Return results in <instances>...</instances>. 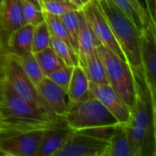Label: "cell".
<instances>
[{"label":"cell","instance_id":"cell-1","mask_svg":"<svg viewBox=\"0 0 156 156\" xmlns=\"http://www.w3.org/2000/svg\"><path fill=\"white\" fill-rule=\"evenodd\" d=\"M135 100L129 122L124 124L132 156L156 155V100L152 96L143 70L132 69Z\"/></svg>","mask_w":156,"mask_h":156},{"label":"cell","instance_id":"cell-2","mask_svg":"<svg viewBox=\"0 0 156 156\" xmlns=\"http://www.w3.org/2000/svg\"><path fill=\"white\" fill-rule=\"evenodd\" d=\"M131 69L142 70L139 28L112 0H97Z\"/></svg>","mask_w":156,"mask_h":156},{"label":"cell","instance_id":"cell-3","mask_svg":"<svg viewBox=\"0 0 156 156\" xmlns=\"http://www.w3.org/2000/svg\"><path fill=\"white\" fill-rule=\"evenodd\" d=\"M64 119L73 131L112 126L118 123L113 115L90 91L80 101L70 104Z\"/></svg>","mask_w":156,"mask_h":156},{"label":"cell","instance_id":"cell-4","mask_svg":"<svg viewBox=\"0 0 156 156\" xmlns=\"http://www.w3.org/2000/svg\"><path fill=\"white\" fill-rule=\"evenodd\" d=\"M97 49L103 62L109 85L131 110L135 100V89L130 65L100 43L97 45Z\"/></svg>","mask_w":156,"mask_h":156},{"label":"cell","instance_id":"cell-5","mask_svg":"<svg viewBox=\"0 0 156 156\" xmlns=\"http://www.w3.org/2000/svg\"><path fill=\"white\" fill-rule=\"evenodd\" d=\"M114 126L73 131L56 156H101Z\"/></svg>","mask_w":156,"mask_h":156},{"label":"cell","instance_id":"cell-6","mask_svg":"<svg viewBox=\"0 0 156 156\" xmlns=\"http://www.w3.org/2000/svg\"><path fill=\"white\" fill-rule=\"evenodd\" d=\"M5 77L14 92L22 100L49 113L55 114L39 96L36 85L26 75L17 61L10 55H4Z\"/></svg>","mask_w":156,"mask_h":156},{"label":"cell","instance_id":"cell-7","mask_svg":"<svg viewBox=\"0 0 156 156\" xmlns=\"http://www.w3.org/2000/svg\"><path fill=\"white\" fill-rule=\"evenodd\" d=\"M44 130L0 133V153L6 156H37Z\"/></svg>","mask_w":156,"mask_h":156},{"label":"cell","instance_id":"cell-8","mask_svg":"<svg viewBox=\"0 0 156 156\" xmlns=\"http://www.w3.org/2000/svg\"><path fill=\"white\" fill-rule=\"evenodd\" d=\"M80 9L97 41L102 46L113 51L121 58L127 62L125 56L119 44L117 43L97 0H90L84 4Z\"/></svg>","mask_w":156,"mask_h":156},{"label":"cell","instance_id":"cell-9","mask_svg":"<svg viewBox=\"0 0 156 156\" xmlns=\"http://www.w3.org/2000/svg\"><path fill=\"white\" fill-rule=\"evenodd\" d=\"M0 108L10 115L23 120L41 122H60L65 120L63 117L49 113L19 98L11 89L6 80L4 87L3 104Z\"/></svg>","mask_w":156,"mask_h":156},{"label":"cell","instance_id":"cell-10","mask_svg":"<svg viewBox=\"0 0 156 156\" xmlns=\"http://www.w3.org/2000/svg\"><path fill=\"white\" fill-rule=\"evenodd\" d=\"M156 25L150 22L139 29V48L142 70L156 100Z\"/></svg>","mask_w":156,"mask_h":156},{"label":"cell","instance_id":"cell-11","mask_svg":"<svg viewBox=\"0 0 156 156\" xmlns=\"http://www.w3.org/2000/svg\"><path fill=\"white\" fill-rule=\"evenodd\" d=\"M89 90L113 115L119 123L126 124L129 122L130 108L109 84L90 81Z\"/></svg>","mask_w":156,"mask_h":156},{"label":"cell","instance_id":"cell-12","mask_svg":"<svg viewBox=\"0 0 156 156\" xmlns=\"http://www.w3.org/2000/svg\"><path fill=\"white\" fill-rule=\"evenodd\" d=\"M36 87L39 96L51 111L56 115L64 118L71 104L67 91L46 76Z\"/></svg>","mask_w":156,"mask_h":156},{"label":"cell","instance_id":"cell-13","mask_svg":"<svg viewBox=\"0 0 156 156\" xmlns=\"http://www.w3.org/2000/svg\"><path fill=\"white\" fill-rule=\"evenodd\" d=\"M73 130L66 122L51 126L43 131L37 156H56L64 146Z\"/></svg>","mask_w":156,"mask_h":156},{"label":"cell","instance_id":"cell-14","mask_svg":"<svg viewBox=\"0 0 156 156\" xmlns=\"http://www.w3.org/2000/svg\"><path fill=\"white\" fill-rule=\"evenodd\" d=\"M0 19L6 37L25 25L22 0H3L0 6Z\"/></svg>","mask_w":156,"mask_h":156},{"label":"cell","instance_id":"cell-15","mask_svg":"<svg viewBox=\"0 0 156 156\" xmlns=\"http://www.w3.org/2000/svg\"><path fill=\"white\" fill-rule=\"evenodd\" d=\"M34 26L25 24L16 28L7 37L5 54L12 56H21L32 52V36Z\"/></svg>","mask_w":156,"mask_h":156},{"label":"cell","instance_id":"cell-16","mask_svg":"<svg viewBox=\"0 0 156 156\" xmlns=\"http://www.w3.org/2000/svg\"><path fill=\"white\" fill-rule=\"evenodd\" d=\"M101 156H132V150L124 124H115L107 145Z\"/></svg>","mask_w":156,"mask_h":156},{"label":"cell","instance_id":"cell-17","mask_svg":"<svg viewBox=\"0 0 156 156\" xmlns=\"http://www.w3.org/2000/svg\"><path fill=\"white\" fill-rule=\"evenodd\" d=\"M99 44L92 30L87 23L81 9L79 10V34H78V56L80 62L90 55Z\"/></svg>","mask_w":156,"mask_h":156},{"label":"cell","instance_id":"cell-18","mask_svg":"<svg viewBox=\"0 0 156 156\" xmlns=\"http://www.w3.org/2000/svg\"><path fill=\"white\" fill-rule=\"evenodd\" d=\"M89 79L82 68L79 63L73 67L69 89L67 91L70 103L77 102L83 99L89 92Z\"/></svg>","mask_w":156,"mask_h":156},{"label":"cell","instance_id":"cell-19","mask_svg":"<svg viewBox=\"0 0 156 156\" xmlns=\"http://www.w3.org/2000/svg\"><path fill=\"white\" fill-rule=\"evenodd\" d=\"M79 63L82 66L89 79V81L94 83L109 84L105 68L101 60V58L99 54V51L97 49V46L90 55H88L84 59H82Z\"/></svg>","mask_w":156,"mask_h":156},{"label":"cell","instance_id":"cell-20","mask_svg":"<svg viewBox=\"0 0 156 156\" xmlns=\"http://www.w3.org/2000/svg\"><path fill=\"white\" fill-rule=\"evenodd\" d=\"M10 56H12V55H10ZM12 57L17 61V63L20 65L23 71L26 73V75L31 80V81L36 86L45 77V75L43 74V72L37 61V58H36L34 53L28 52V53H26L21 56H12Z\"/></svg>","mask_w":156,"mask_h":156},{"label":"cell","instance_id":"cell-21","mask_svg":"<svg viewBox=\"0 0 156 156\" xmlns=\"http://www.w3.org/2000/svg\"><path fill=\"white\" fill-rule=\"evenodd\" d=\"M35 57L45 76H48L52 71L65 66L64 62L55 53L51 47L35 53Z\"/></svg>","mask_w":156,"mask_h":156},{"label":"cell","instance_id":"cell-22","mask_svg":"<svg viewBox=\"0 0 156 156\" xmlns=\"http://www.w3.org/2000/svg\"><path fill=\"white\" fill-rule=\"evenodd\" d=\"M43 15H44V21L46 22V24L48 26V28L49 30L51 37H57V38L64 41L67 45H69L73 49L70 38L65 29V27H64L62 21L60 20V17L58 16H55V15L49 14L45 11H43Z\"/></svg>","mask_w":156,"mask_h":156},{"label":"cell","instance_id":"cell-23","mask_svg":"<svg viewBox=\"0 0 156 156\" xmlns=\"http://www.w3.org/2000/svg\"><path fill=\"white\" fill-rule=\"evenodd\" d=\"M50 47L55 51V53L59 57V58L64 62L66 66H72L79 64V57L76 52L64 41L51 37L50 39Z\"/></svg>","mask_w":156,"mask_h":156},{"label":"cell","instance_id":"cell-24","mask_svg":"<svg viewBox=\"0 0 156 156\" xmlns=\"http://www.w3.org/2000/svg\"><path fill=\"white\" fill-rule=\"evenodd\" d=\"M51 35L45 21L35 26L32 36V53H37L50 47Z\"/></svg>","mask_w":156,"mask_h":156},{"label":"cell","instance_id":"cell-25","mask_svg":"<svg viewBox=\"0 0 156 156\" xmlns=\"http://www.w3.org/2000/svg\"><path fill=\"white\" fill-rule=\"evenodd\" d=\"M79 10L70 11L59 16L70 38L73 49L75 50L77 55H78V34H79Z\"/></svg>","mask_w":156,"mask_h":156},{"label":"cell","instance_id":"cell-26","mask_svg":"<svg viewBox=\"0 0 156 156\" xmlns=\"http://www.w3.org/2000/svg\"><path fill=\"white\" fill-rule=\"evenodd\" d=\"M41 9L42 11L60 16L68 12L79 10L80 8L69 0H54L41 3Z\"/></svg>","mask_w":156,"mask_h":156},{"label":"cell","instance_id":"cell-27","mask_svg":"<svg viewBox=\"0 0 156 156\" xmlns=\"http://www.w3.org/2000/svg\"><path fill=\"white\" fill-rule=\"evenodd\" d=\"M22 8L25 23L32 26H37L44 21V15L41 9H38L28 1L22 0Z\"/></svg>","mask_w":156,"mask_h":156},{"label":"cell","instance_id":"cell-28","mask_svg":"<svg viewBox=\"0 0 156 156\" xmlns=\"http://www.w3.org/2000/svg\"><path fill=\"white\" fill-rule=\"evenodd\" d=\"M72 70H73L72 66H66L65 65V66L52 71L51 73H49L46 77H48L53 82H55L56 84L60 86L66 91H68L71 74H72Z\"/></svg>","mask_w":156,"mask_h":156},{"label":"cell","instance_id":"cell-29","mask_svg":"<svg viewBox=\"0 0 156 156\" xmlns=\"http://www.w3.org/2000/svg\"><path fill=\"white\" fill-rule=\"evenodd\" d=\"M113 2V4L118 6L136 26L137 27L140 29L142 27V25L139 21V18L135 13V11L133 10V6L131 5L130 2L128 0H112Z\"/></svg>","mask_w":156,"mask_h":156},{"label":"cell","instance_id":"cell-30","mask_svg":"<svg viewBox=\"0 0 156 156\" xmlns=\"http://www.w3.org/2000/svg\"><path fill=\"white\" fill-rule=\"evenodd\" d=\"M128 1L130 2L131 5L133 6V10L135 11V13H136V15H137V16L139 18V21H140L142 27H144V26L148 25L150 22H152L150 20L148 12H147L145 6H144L139 0H128Z\"/></svg>","mask_w":156,"mask_h":156},{"label":"cell","instance_id":"cell-31","mask_svg":"<svg viewBox=\"0 0 156 156\" xmlns=\"http://www.w3.org/2000/svg\"><path fill=\"white\" fill-rule=\"evenodd\" d=\"M144 2L151 21L156 25V0H144Z\"/></svg>","mask_w":156,"mask_h":156},{"label":"cell","instance_id":"cell-32","mask_svg":"<svg viewBox=\"0 0 156 156\" xmlns=\"http://www.w3.org/2000/svg\"><path fill=\"white\" fill-rule=\"evenodd\" d=\"M5 70H4V55L0 56V107L3 104V93L5 87Z\"/></svg>","mask_w":156,"mask_h":156},{"label":"cell","instance_id":"cell-33","mask_svg":"<svg viewBox=\"0 0 156 156\" xmlns=\"http://www.w3.org/2000/svg\"><path fill=\"white\" fill-rule=\"evenodd\" d=\"M6 41H7V37L5 33L1 19H0V56L5 55L6 51Z\"/></svg>","mask_w":156,"mask_h":156},{"label":"cell","instance_id":"cell-34","mask_svg":"<svg viewBox=\"0 0 156 156\" xmlns=\"http://www.w3.org/2000/svg\"><path fill=\"white\" fill-rule=\"evenodd\" d=\"M26 1H28L29 3L33 4L35 6H37L38 9H41V3H40V0H26ZM42 10V9H41Z\"/></svg>","mask_w":156,"mask_h":156},{"label":"cell","instance_id":"cell-35","mask_svg":"<svg viewBox=\"0 0 156 156\" xmlns=\"http://www.w3.org/2000/svg\"><path fill=\"white\" fill-rule=\"evenodd\" d=\"M70 2H72L73 4H75L77 6H79L80 8H81L82 7V5H83V4H82V2H81V0H69Z\"/></svg>","mask_w":156,"mask_h":156},{"label":"cell","instance_id":"cell-36","mask_svg":"<svg viewBox=\"0 0 156 156\" xmlns=\"http://www.w3.org/2000/svg\"><path fill=\"white\" fill-rule=\"evenodd\" d=\"M90 0H81V2H82V4L84 5V4H86L87 2H89Z\"/></svg>","mask_w":156,"mask_h":156},{"label":"cell","instance_id":"cell-37","mask_svg":"<svg viewBox=\"0 0 156 156\" xmlns=\"http://www.w3.org/2000/svg\"><path fill=\"white\" fill-rule=\"evenodd\" d=\"M48 1H54V0H40V3H43V2H48Z\"/></svg>","mask_w":156,"mask_h":156},{"label":"cell","instance_id":"cell-38","mask_svg":"<svg viewBox=\"0 0 156 156\" xmlns=\"http://www.w3.org/2000/svg\"><path fill=\"white\" fill-rule=\"evenodd\" d=\"M2 1H3V0H0V6H1V4H2Z\"/></svg>","mask_w":156,"mask_h":156}]
</instances>
